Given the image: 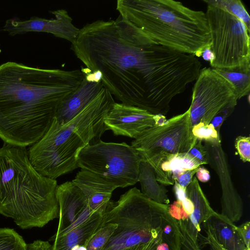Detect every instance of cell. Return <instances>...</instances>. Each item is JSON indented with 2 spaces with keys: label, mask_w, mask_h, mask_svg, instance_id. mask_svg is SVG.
<instances>
[{
  "label": "cell",
  "mask_w": 250,
  "mask_h": 250,
  "mask_svg": "<svg viewBox=\"0 0 250 250\" xmlns=\"http://www.w3.org/2000/svg\"><path fill=\"white\" fill-rule=\"evenodd\" d=\"M214 60L212 68H233L250 64V32L235 16L207 4L205 13Z\"/></svg>",
  "instance_id": "8"
},
{
  "label": "cell",
  "mask_w": 250,
  "mask_h": 250,
  "mask_svg": "<svg viewBox=\"0 0 250 250\" xmlns=\"http://www.w3.org/2000/svg\"><path fill=\"white\" fill-rule=\"evenodd\" d=\"M143 158L132 146L100 139L85 146L77 157L78 167L96 174L118 188L138 182Z\"/></svg>",
  "instance_id": "7"
},
{
  "label": "cell",
  "mask_w": 250,
  "mask_h": 250,
  "mask_svg": "<svg viewBox=\"0 0 250 250\" xmlns=\"http://www.w3.org/2000/svg\"><path fill=\"white\" fill-rule=\"evenodd\" d=\"M57 182L39 173L26 147L0 148V214L23 229L42 228L59 217Z\"/></svg>",
  "instance_id": "3"
},
{
  "label": "cell",
  "mask_w": 250,
  "mask_h": 250,
  "mask_svg": "<svg viewBox=\"0 0 250 250\" xmlns=\"http://www.w3.org/2000/svg\"><path fill=\"white\" fill-rule=\"evenodd\" d=\"M168 205L147 197L137 188H130L116 202H110L101 225L117 227L102 250H123L155 240H161L163 212Z\"/></svg>",
  "instance_id": "6"
},
{
  "label": "cell",
  "mask_w": 250,
  "mask_h": 250,
  "mask_svg": "<svg viewBox=\"0 0 250 250\" xmlns=\"http://www.w3.org/2000/svg\"><path fill=\"white\" fill-rule=\"evenodd\" d=\"M206 236L198 235V241L202 244L208 245L209 250H226L215 239L212 234L207 230L205 229Z\"/></svg>",
  "instance_id": "31"
},
{
  "label": "cell",
  "mask_w": 250,
  "mask_h": 250,
  "mask_svg": "<svg viewBox=\"0 0 250 250\" xmlns=\"http://www.w3.org/2000/svg\"><path fill=\"white\" fill-rule=\"evenodd\" d=\"M50 12L55 16V19L32 17L28 20H21L14 17L6 21L3 30L11 36L28 32H46L72 43L78 37L80 29L74 25L67 11L59 9Z\"/></svg>",
  "instance_id": "12"
},
{
  "label": "cell",
  "mask_w": 250,
  "mask_h": 250,
  "mask_svg": "<svg viewBox=\"0 0 250 250\" xmlns=\"http://www.w3.org/2000/svg\"><path fill=\"white\" fill-rule=\"evenodd\" d=\"M27 244L14 229L0 228V250H26Z\"/></svg>",
  "instance_id": "25"
},
{
  "label": "cell",
  "mask_w": 250,
  "mask_h": 250,
  "mask_svg": "<svg viewBox=\"0 0 250 250\" xmlns=\"http://www.w3.org/2000/svg\"><path fill=\"white\" fill-rule=\"evenodd\" d=\"M202 56L204 60L209 62L210 64L212 63L214 60V55L210 49V47L207 48L203 51Z\"/></svg>",
  "instance_id": "38"
},
{
  "label": "cell",
  "mask_w": 250,
  "mask_h": 250,
  "mask_svg": "<svg viewBox=\"0 0 250 250\" xmlns=\"http://www.w3.org/2000/svg\"><path fill=\"white\" fill-rule=\"evenodd\" d=\"M202 226L226 250H250L246 248L234 223L220 213L216 212Z\"/></svg>",
  "instance_id": "18"
},
{
  "label": "cell",
  "mask_w": 250,
  "mask_h": 250,
  "mask_svg": "<svg viewBox=\"0 0 250 250\" xmlns=\"http://www.w3.org/2000/svg\"><path fill=\"white\" fill-rule=\"evenodd\" d=\"M72 183L86 198L89 207L95 211L104 213L113 191L117 188L100 176L81 169Z\"/></svg>",
  "instance_id": "15"
},
{
  "label": "cell",
  "mask_w": 250,
  "mask_h": 250,
  "mask_svg": "<svg viewBox=\"0 0 250 250\" xmlns=\"http://www.w3.org/2000/svg\"><path fill=\"white\" fill-rule=\"evenodd\" d=\"M192 132L197 140L202 141L220 139V133L210 123H199L192 126Z\"/></svg>",
  "instance_id": "26"
},
{
  "label": "cell",
  "mask_w": 250,
  "mask_h": 250,
  "mask_svg": "<svg viewBox=\"0 0 250 250\" xmlns=\"http://www.w3.org/2000/svg\"><path fill=\"white\" fill-rule=\"evenodd\" d=\"M106 130L136 139L156 125V115L140 108L115 103L104 119Z\"/></svg>",
  "instance_id": "13"
},
{
  "label": "cell",
  "mask_w": 250,
  "mask_h": 250,
  "mask_svg": "<svg viewBox=\"0 0 250 250\" xmlns=\"http://www.w3.org/2000/svg\"><path fill=\"white\" fill-rule=\"evenodd\" d=\"M232 85L238 100L250 94V64L233 68H213Z\"/></svg>",
  "instance_id": "21"
},
{
  "label": "cell",
  "mask_w": 250,
  "mask_h": 250,
  "mask_svg": "<svg viewBox=\"0 0 250 250\" xmlns=\"http://www.w3.org/2000/svg\"><path fill=\"white\" fill-rule=\"evenodd\" d=\"M84 76L79 69H42L13 62L0 64V138L23 147L35 144Z\"/></svg>",
  "instance_id": "2"
},
{
  "label": "cell",
  "mask_w": 250,
  "mask_h": 250,
  "mask_svg": "<svg viewBox=\"0 0 250 250\" xmlns=\"http://www.w3.org/2000/svg\"><path fill=\"white\" fill-rule=\"evenodd\" d=\"M235 147L243 162L250 161V137L239 136L235 140Z\"/></svg>",
  "instance_id": "27"
},
{
  "label": "cell",
  "mask_w": 250,
  "mask_h": 250,
  "mask_svg": "<svg viewBox=\"0 0 250 250\" xmlns=\"http://www.w3.org/2000/svg\"><path fill=\"white\" fill-rule=\"evenodd\" d=\"M51 247L48 241L37 240L27 244L26 250H51Z\"/></svg>",
  "instance_id": "34"
},
{
  "label": "cell",
  "mask_w": 250,
  "mask_h": 250,
  "mask_svg": "<svg viewBox=\"0 0 250 250\" xmlns=\"http://www.w3.org/2000/svg\"><path fill=\"white\" fill-rule=\"evenodd\" d=\"M173 185V190L177 201L181 203L187 198L186 188L180 186L176 181Z\"/></svg>",
  "instance_id": "36"
},
{
  "label": "cell",
  "mask_w": 250,
  "mask_h": 250,
  "mask_svg": "<svg viewBox=\"0 0 250 250\" xmlns=\"http://www.w3.org/2000/svg\"><path fill=\"white\" fill-rule=\"evenodd\" d=\"M104 213L100 211L95 212L77 227L54 238L51 250H71L77 245L84 246L99 228Z\"/></svg>",
  "instance_id": "19"
},
{
  "label": "cell",
  "mask_w": 250,
  "mask_h": 250,
  "mask_svg": "<svg viewBox=\"0 0 250 250\" xmlns=\"http://www.w3.org/2000/svg\"><path fill=\"white\" fill-rule=\"evenodd\" d=\"M82 70L85 76L81 84L62 101L57 109L54 119L60 124L67 123L81 113L104 86L99 72H91L87 68Z\"/></svg>",
  "instance_id": "14"
},
{
  "label": "cell",
  "mask_w": 250,
  "mask_h": 250,
  "mask_svg": "<svg viewBox=\"0 0 250 250\" xmlns=\"http://www.w3.org/2000/svg\"><path fill=\"white\" fill-rule=\"evenodd\" d=\"M203 142L208 154V164L217 174L220 183V214L232 223L237 222L243 216L244 204L232 181L228 157L222 146L221 139Z\"/></svg>",
  "instance_id": "11"
},
{
  "label": "cell",
  "mask_w": 250,
  "mask_h": 250,
  "mask_svg": "<svg viewBox=\"0 0 250 250\" xmlns=\"http://www.w3.org/2000/svg\"><path fill=\"white\" fill-rule=\"evenodd\" d=\"M235 106L230 105L219 111L212 119L210 124L220 133V127L225 120L232 113Z\"/></svg>",
  "instance_id": "30"
},
{
  "label": "cell",
  "mask_w": 250,
  "mask_h": 250,
  "mask_svg": "<svg viewBox=\"0 0 250 250\" xmlns=\"http://www.w3.org/2000/svg\"><path fill=\"white\" fill-rule=\"evenodd\" d=\"M72 49L86 68L100 73L113 97L153 115H167L202 65L194 55L160 44L120 15L87 23Z\"/></svg>",
  "instance_id": "1"
},
{
  "label": "cell",
  "mask_w": 250,
  "mask_h": 250,
  "mask_svg": "<svg viewBox=\"0 0 250 250\" xmlns=\"http://www.w3.org/2000/svg\"><path fill=\"white\" fill-rule=\"evenodd\" d=\"M71 250H87L85 247L83 245H77L72 248Z\"/></svg>",
  "instance_id": "39"
},
{
  "label": "cell",
  "mask_w": 250,
  "mask_h": 250,
  "mask_svg": "<svg viewBox=\"0 0 250 250\" xmlns=\"http://www.w3.org/2000/svg\"><path fill=\"white\" fill-rule=\"evenodd\" d=\"M138 182L141 185V192L147 197L158 203L169 204L168 190L157 181L153 167L144 159L140 164Z\"/></svg>",
  "instance_id": "20"
},
{
  "label": "cell",
  "mask_w": 250,
  "mask_h": 250,
  "mask_svg": "<svg viewBox=\"0 0 250 250\" xmlns=\"http://www.w3.org/2000/svg\"><path fill=\"white\" fill-rule=\"evenodd\" d=\"M207 4L221 8L242 21L250 32V17L242 2L240 0H203Z\"/></svg>",
  "instance_id": "23"
},
{
  "label": "cell",
  "mask_w": 250,
  "mask_h": 250,
  "mask_svg": "<svg viewBox=\"0 0 250 250\" xmlns=\"http://www.w3.org/2000/svg\"><path fill=\"white\" fill-rule=\"evenodd\" d=\"M197 168L188 170L179 174L175 181L182 187L186 188L191 182Z\"/></svg>",
  "instance_id": "33"
},
{
  "label": "cell",
  "mask_w": 250,
  "mask_h": 250,
  "mask_svg": "<svg viewBox=\"0 0 250 250\" xmlns=\"http://www.w3.org/2000/svg\"><path fill=\"white\" fill-rule=\"evenodd\" d=\"M202 142V141L197 140L194 146L188 152L201 166L208 164L209 162L208 152Z\"/></svg>",
  "instance_id": "28"
},
{
  "label": "cell",
  "mask_w": 250,
  "mask_h": 250,
  "mask_svg": "<svg viewBox=\"0 0 250 250\" xmlns=\"http://www.w3.org/2000/svg\"><path fill=\"white\" fill-rule=\"evenodd\" d=\"M236 229L240 236L242 239L246 248L250 250V222L247 221L241 225L236 226Z\"/></svg>",
  "instance_id": "32"
},
{
  "label": "cell",
  "mask_w": 250,
  "mask_h": 250,
  "mask_svg": "<svg viewBox=\"0 0 250 250\" xmlns=\"http://www.w3.org/2000/svg\"><path fill=\"white\" fill-rule=\"evenodd\" d=\"M192 127L188 109L167 120L163 125L149 128L133 141L131 146L140 154L160 151L170 154L187 153L197 140Z\"/></svg>",
  "instance_id": "10"
},
{
  "label": "cell",
  "mask_w": 250,
  "mask_h": 250,
  "mask_svg": "<svg viewBox=\"0 0 250 250\" xmlns=\"http://www.w3.org/2000/svg\"><path fill=\"white\" fill-rule=\"evenodd\" d=\"M238 99L230 83L212 68L200 70L192 89L189 115L192 126L210 124L221 110L236 106Z\"/></svg>",
  "instance_id": "9"
},
{
  "label": "cell",
  "mask_w": 250,
  "mask_h": 250,
  "mask_svg": "<svg viewBox=\"0 0 250 250\" xmlns=\"http://www.w3.org/2000/svg\"><path fill=\"white\" fill-rule=\"evenodd\" d=\"M117 227L115 224L100 225L99 228L85 243L87 250H102Z\"/></svg>",
  "instance_id": "24"
},
{
  "label": "cell",
  "mask_w": 250,
  "mask_h": 250,
  "mask_svg": "<svg viewBox=\"0 0 250 250\" xmlns=\"http://www.w3.org/2000/svg\"><path fill=\"white\" fill-rule=\"evenodd\" d=\"M179 225L181 232V250H201L199 243L193 240L181 224L179 223Z\"/></svg>",
  "instance_id": "29"
},
{
  "label": "cell",
  "mask_w": 250,
  "mask_h": 250,
  "mask_svg": "<svg viewBox=\"0 0 250 250\" xmlns=\"http://www.w3.org/2000/svg\"><path fill=\"white\" fill-rule=\"evenodd\" d=\"M162 242L161 240H155L150 242L139 244L123 250H157L158 245Z\"/></svg>",
  "instance_id": "35"
},
{
  "label": "cell",
  "mask_w": 250,
  "mask_h": 250,
  "mask_svg": "<svg viewBox=\"0 0 250 250\" xmlns=\"http://www.w3.org/2000/svg\"><path fill=\"white\" fill-rule=\"evenodd\" d=\"M169 205L163 212L161 221L162 242L169 250H181V232L178 221L168 211Z\"/></svg>",
  "instance_id": "22"
},
{
  "label": "cell",
  "mask_w": 250,
  "mask_h": 250,
  "mask_svg": "<svg viewBox=\"0 0 250 250\" xmlns=\"http://www.w3.org/2000/svg\"><path fill=\"white\" fill-rule=\"evenodd\" d=\"M195 174L198 181L201 182H207L210 178L209 172L204 167H201V166L197 168Z\"/></svg>",
  "instance_id": "37"
},
{
  "label": "cell",
  "mask_w": 250,
  "mask_h": 250,
  "mask_svg": "<svg viewBox=\"0 0 250 250\" xmlns=\"http://www.w3.org/2000/svg\"><path fill=\"white\" fill-rule=\"evenodd\" d=\"M56 197L59 220L56 233H58L71 225L89 204L85 196L72 181L58 186Z\"/></svg>",
  "instance_id": "16"
},
{
  "label": "cell",
  "mask_w": 250,
  "mask_h": 250,
  "mask_svg": "<svg viewBox=\"0 0 250 250\" xmlns=\"http://www.w3.org/2000/svg\"><path fill=\"white\" fill-rule=\"evenodd\" d=\"M115 103L104 86L78 115L64 124L54 119L43 136L28 151L30 161L42 175L55 179L78 168L77 157L85 146L106 130L104 119Z\"/></svg>",
  "instance_id": "4"
},
{
  "label": "cell",
  "mask_w": 250,
  "mask_h": 250,
  "mask_svg": "<svg viewBox=\"0 0 250 250\" xmlns=\"http://www.w3.org/2000/svg\"><path fill=\"white\" fill-rule=\"evenodd\" d=\"M186 194L193 204L194 210L188 218L178 221L187 229L193 240L198 242L202 224L216 211L210 206L196 177L193 178L186 188Z\"/></svg>",
  "instance_id": "17"
},
{
  "label": "cell",
  "mask_w": 250,
  "mask_h": 250,
  "mask_svg": "<svg viewBox=\"0 0 250 250\" xmlns=\"http://www.w3.org/2000/svg\"><path fill=\"white\" fill-rule=\"evenodd\" d=\"M119 15L160 44L202 56L210 47L205 13L173 0H118Z\"/></svg>",
  "instance_id": "5"
}]
</instances>
